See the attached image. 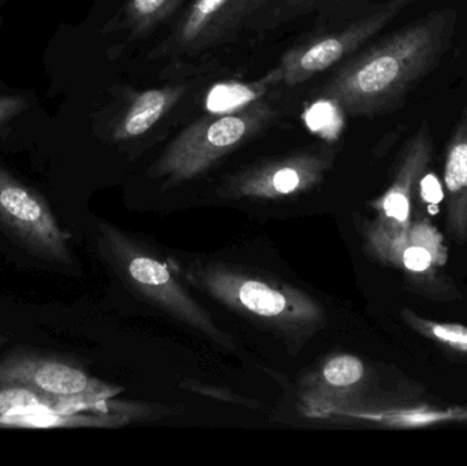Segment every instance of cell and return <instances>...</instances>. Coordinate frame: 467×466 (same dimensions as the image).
Segmentation results:
<instances>
[{
	"label": "cell",
	"mask_w": 467,
	"mask_h": 466,
	"mask_svg": "<svg viewBox=\"0 0 467 466\" xmlns=\"http://www.w3.org/2000/svg\"><path fill=\"white\" fill-rule=\"evenodd\" d=\"M458 13L441 8L359 49L337 66L318 98L351 118L400 109L451 48Z\"/></svg>",
	"instance_id": "obj_1"
},
{
	"label": "cell",
	"mask_w": 467,
	"mask_h": 466,
	"mask_svg": "<svg viewBox=\"0 0 467 466\" xmlns=\"http://www.w3.org/2000/svg\"><path fill=\"white\" fill-rule=\"evenodd\" d=\"M277 118V109L260 98L230 111L200 118L181 131L150 166L153 178L183 182L199 177L224 156L257 136Z\"/></svg>",
	"instance_id": "obj_2"
},
{
	"label": "cell",
	"mask_w": 467,
	"mask_h": 466,
	"mask_svg": "<svg viewBox=\"0 0 467 466\" xmlns=\"http://www.w3.org/2000/svg\"><path fill=\"white\" fill-rule=\"evenodd\" d=\"M367 238L373 254L402 271L414 292L433 301L461 297L454 282L444 274L449 254L443 237L428 219H413L406 230L387 229L376 222L368 229Z\"/></svg>",
	"instance_id": "obj_3"
},
{
	"label": "cell",
	"mask_w": 467,
	"mask_h": 466,
	"mask_svg": "<svg viewBox=\"0 0 467 466\" xmlns=\"http://www.w3.org/2000/svg\"><path fill=\"white\" fill-rule=\"evenodd\" d=\"M406 7L408 5L403 0H387L369 5L345 26L320 33L296 44L280 60L283 84L296 87L337 67L368 46Z\"/></svg>",
	"instance_id": "obj_4"
},
{
	"label": "cell",
	"mask_w": 467,
	"mask_h": 466,
	"mask_svg": "<svg viewBox=\"0 0 467 466\" xmlns=\"http://www.w3.org/2000/svg\"><path fill=\"white\" fill-rule=\"evenodd\" d=\"M100 233L109 259L136 290L211 338L233 347V339L216 327L208 312L182 289L166 264L109 224H100Z\"/></svg>",
	"instance_id": "obj_5"
},
{
	"label": "cell",
	"mask_w": 467,
	"mask_h": 466,
	"mask_svg": "<svg viewBox=\"0 0 467 466\" xmlns=\"http://www.w3.org/2000/svg\"><path fill=\"white\" fill-rule=\"evenodd\" d=\"M279 0H192L171 35L159 44L152 57H194L229 43Z\"/></svg>",
	"instance_id": "obj_6"
},
{
	"label": "cell",
	"mask_w": 467,
	"mask_h": 466,
	"mask_svg": "<svg viewBox=\"0 0 467 466\" xmlns=\"http://www.w3.org/2000/svg\"><path fill=\"white\" fill-rule=\"evenodd\" d=\"M193 279L216 300L236 311L285 327L315 325L324 317L323 309L302 293L279 289L268 282L249 278L226 268L196 270Z\"/></svg>",
	"instance_id": "obj_7"
},
{
	"label": "cell",
	"mask_w": 467,
	"mask_h": 466,
	"mask_svg": "<svg viewBox=\"0 0 467 466\" xmlns=\"http://www.w3.org/2000/svg\"><path fill=\"white\" fill-rule=\"evenodd\" d=\"M0 227L16 243L49 262L70 264L68 234L60 229L46 200L0 169Z\"/></svg>",
	"instance_id": "obj_8"
},
{
	"label": "cell",
	"mask_w": 467,
	"mask_h": 466,
	"mask_svg": "<svg viewBox=\"0 0 467 466\" xmlns=\"http://www.w3.org/2000/svg\"><path fill=\"white\" fill-rule=\"evenodd\" d=\"M0 385L22 386L81 407L112 394L106 385L66 361L29 356L0 361Z\"/></svg>",
	"instance_id": "obj_9"
},
{
	"label": "cell",
	"mask_w": 467,
	"mask_h": 466,
	"mask_svg": "<svg viewBox=\"0 0 467 466\" xmlns=\"http://www.w3.org/2000/svg\"><path fill=\"white\" fill-rule=\"evenodd\" d=\"M334 150L315 147L241 172L236 191L258 196H287L315 185L331 167Z\"/></svg>",
	"instance_id": "obj_10"
},
{
	"label": "cell",
	"mask_w": 467,
	"mask_h": 466,
	"mask_svg": "<svg viewBox=\"0 0 467 466\" xmlns=\"http://www.w3.org/2000/svg\"><path fill=\"white\" fill-rule=\"evenodd\" d=\"M432 156L433 139L430 123L422 120L416 133L400 150L391 186L373 204L381 215L379 224L391 230L409 229L413 221L414 193L430 167Z\"/></svg>",
	"instance_id": "obj_11"
},
{
	"label": "cell",
	"mask_w": 467,
	"mask_h": 466,
	"mask_svg": "<svg viewBox=\"0 0 467 466\" xmlns=\"http://www.w3.org/2000/svg\"><path fill=\"white\" fill-rule=\"evenodd\" d=\"M446 230L452 243H467V106L461 111L444 150Z\"/></svg>",
	"instance_id": "obj_12"
},
{
	"label": "cell",
	"mask_w": 467,
	"mask_h": 466,
	"mask_svg": "<svg viewBox=\"0 0 467 466\" xmlns=\"http://www.w3.org/2000/svg\"><path fill=\"white\" fill-rule=\"evenodd\" d=\"M186 85L129 92L111 123L115 141H131L155 129L185 96Z\"/></svg>",
	"instance_id": "obj_13"
},
{
	"label": "cell",
	"mask_w": 467,
	"mask_h": 466,
	"mask_svg": "<svg viewBox=\"0 0 467 466\" xmlns=\"http://www.w3.org/2000/svg\"><path fill=\"white\" fill-rule=\"evenodd\" d=\"M186 0H128L107 30L125 29L130 40L145 37L169 19Z\"/></svg>",
	"instance_id": "obj_14"
},
{
	"label": "cell",
	"mask_w": 467,
	"mask_h": 466,
	"mask_svg": "<svg viewBox=\"0 0 467 466\" xmlns=\"http://www.w3.org/2000/svg\"><path fill=\"white\" fill-rule=\"evenodd\" d=\"M400 316L414 333L467 366V325L428 319L408 308L402 309Z\"/></svg>",
	"instance_id": "obj_15"
},
{
	"label": "cell",
	"mask_w": 467,
	"mask_h": 466,
	"mask_svg": "<svg viewBox=\"0 0 467 466\" xmlns=\"http://www.w3.org/2000/svg\"><path fill=\"white\" fill-rule=\"evenodd\" d=\"M279 82H282V71L277 66L276 68L269 71L265 77L258 79L257 82H253V84H233L218 88V89L213 90V93H211L208 104L213 111H230V109L246 106V104L263 98L269 88H274Z\"/></svg>",
	"instance_id": "obj_16"
},
{
	"label": "cell",
	"mask_w": 467,
	"mask_h": 466,
	"mask_svg": "<svg viewBox=\"0 0 467 466\" xmlns=\"http://www.w3.org/2000/svg\"><path fill=\"white\" fill-rule=\"evenodd\" d=\"M369 0H279L276 7L272 11L271 18L275 24L296 18L302 14L324 13V11L354 10L362 3Z\"/></svg>",
	"instance_id": "obj_17"
},
{
	"label": "cell",
	"mask_w": 467,
	"mask_h": 466,
	"mask_svg": "<svg viewBox=\"0 0 467 466\" xmlns=\"http://www.w3.org/2000/svg\"><path fill=\"white\" fill-rule=\"evenodd\" d=\"M367 369L359 358L350 355L331 358L323 369V378L329 386L337 388H356L364 380Z\"/></svg>",
	"instance_id": "obj_18"
},
{
	"label": "cell",
	"mask_w": 467,
	"mask_h": 466,
	"mask_svg": "<svg viewBox=\"0 0 467 466\" xmlns=\"http://www.w3.org/2000/svg\"><path fill=\"white\" fill-rule=\"evenodd\" d=\"M27 107H29V101L22 96H3V98H0V126L10 122L16 115L22 114Z\"/></svg>",
	"instance_id": "obj_19"
},
{
	"label": "cell",
	"mask_w": 467,
	"mask_h": 466,
	"mask_svg": "<svg viewBox=\"0 0 467 466\" xmlns=\"http://www.w3.org/2000/svg\"><path fill=\"white\" fill-rule=\"evenodd\" d=\"M403 2H405V3H406V5H410V3H413V2H414V0H403Z\"/></svg>",
	"instance_id": "obj_20"
}]
</instances>
